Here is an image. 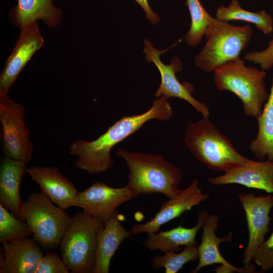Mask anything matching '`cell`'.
<instances>
[{
	"label": "cell",
	"instance_id": "obj_1",
	"mask_svg": "<svg viewBox=\"0 0 273 273\" xmlns=\"http://www.w3.org/2000/svg\"><path fill=\"white\" fill-rule=\"evenodd\" d=\"M167 97L155 100L151 108L140 114L123 116L97 139L91 141L78 139L71 144L69 153L77 156L75 166L90 174L105 172L110 169L114 161L110 155L112 148L139 130L152 119L165 121L173 115Z\"/></svg>",
	"mask_w": 273,
	"mask_h": 273
},
{
	"label": "cell",
	"instance_id": "obj_2",
	"mask_svg": "<svg viewBox=\"0 0 273 273\" xmlns=\"http://www.w3.org/2000/svg\"><path fill=\"white\" fill-rule=\"evenodd\" d=\"M116 154L125 160L128 168L126 186L134 198L159 193L169 199L180 191L181 169L162 155L131 152L124 149H118Z\"/></svg>",
	"mask_w": 273,
	"mask_h": 273
},
{
	"label": "cell",
	"instance_id": "obj_3",
	"mask_svg": "<svg viewBox=\"0 0 273 273\" xmlns=\"http://www.w3.org/2000/svg\"><path fill=\"white\" fill-rule=\"evenodd\" d=\"M184 142L193 156L209 170L225 172L252 160L241 155L208 117L189 123Z\"/></svg>",
	"mask_w": 273,
	"mask_h": 273
},
{
	"label": "cell",
	"instance_id": "obj_4",
	"mask_svg": "<svg viewBox=\"0 0 273 273\" xmlns=\"http://www.w3.org/2000/svg\"><path fill=\"white\" fill-rule=\"evenodd\" d=\"M266 71L246 66L241 59L228 62L214 71V82L219 91L228 90L236 95L243 104L247 116L257 117L268 99L264 83Z\"/></svg>",
	"mask_w": 273,
	"mask_h": 273
},
{
	"label": "cell",
	"instance_id": "obj_5",
	"mask_svg": "<svg viewBox=\"0 0 273 273\" xmlns=\"http://www.w3.org/2000/svg\"><path fill=\"white\" fill-rule=\"evenodd\" d=\"M253 34L249 25L235 26L212 17L204 36L206 42L195 57L194 63L205 72H211L231 61L240 60Z\"/></svg>",
	"mask_w": 273,
	"mask_h": 273
},
{
	"label": "cell",
	"instance_id": "obj_6",
	"mask_svg": "<svg viewBox=\"0 0 273 273\" xmlns=\"http://www.w3.org/2000/svg\"><path fill=\"white\" fill-rule=\"evenodd\" d=\"M105 226L99 219L82 211L71 217L59 246L62 260L72 273H92L98 233Z\"/></svg>",
	"mask_w": 273,
	"mask_h": 273
},
{
	"label": "cell",
	"instance_id": "obj_7",
	"mask_svg": "<svg viewBox=\"0 0 273 273\" xmlns=\"http://www.w3.org/2000/svg\"><path fill=\"white\" fill-rule=\"evenodd\" d=\"M18 218L28 224L43 250L50 251L59 246L71 217L42 193H33L22 202Z\"/></svg>",
	"mask_w": 273,
	"mask_h": 273
},
{
	"label": "cell",
	"instance_id": "obj_8",
	"mask_svg": "<svg viewBox=\"0 0 273 273\" xmlns=\"http://www.w3.org/2000/svg\"><path fill=\"white\" fill-rule=\"evenodd\" d=\"M24 114L22 104L13 101L8 95L0 97L3 153L6 156L27 164L32 157L33 148L24 123Z\"/></svg>",
	"mask_w": 273,
	"mask_h": 273
},
{
	"label": "cell",
	"instance_id": "obj_9",
	"mask_svg": "<svg viewBox=\"0 0 273 273\" xmlns=\"http://www.w3.org/2000/svg\"><path fill=\"white\" fill-rule=\"evenodd\" d=\"M144 52L146 54V60L148 63L153 62L161 76V83L157 89L155 96L159 98L163 95L167 98L175 97L183 99L191 104L203 117H208L210 115L209 108L192 96L194 90L193 85L188 82L181 83L176 77V73L183 70V63L176 57L170 60L168 65L164 64L160 56L165 53L171 47L164 50H158L148 39H145Z\"/></svg>",
	"mask_w": 273,
	"mask_h": 273
},
{
	"label": "cell",
	"instance_id": "obj_10",
	"mask_svg": "<svg viewBox=\"0 0 273 273\" xmlns=\"http://www.w3.org/2000/svg\"><path fill=\"white\" fill-rule=\"evenodd\" d=\"M244 210L248 226L249 239L243 255L244 266L253 265V257L265 241L269 231L270 211L273 207V195L257 197L254 194L238 195Z\"/></svg>",
	"mask_w": 273,
	"mask_h": 273
},
{
	"label": "cell",
	"instance_id": "obj_11",
	"mask_svg": "<svg viewBox=\"0 0 273 273\" xmlns=\"http://www.w3.org/2000/svg\"><path fill=\"white\" fill-rule=\"evenodd\" d=\"M134 198L125 186L112 188L102 181H96L85 190L79 192L72 207L81 208L83 211L99 219L105 225L117 210L118 206Z\"/></svg>",
	"mask_w": 273,
	"mask_h": 273
},
{
	"label": "cell",
	"instance_id": "obj_12",
	"mask_svg": "<svg viewBox=\"0 0 273 273\" xmlns=\"http://www.w3.org/2000/svg\"><path fill=\"white\" fill-rule=\"evenodd\" d=\"M208 196V194L203 193L199 187L198 180L194 179L186 189L180 190L177 195L163 202L152 219L144 223L133 225L130 231L132 235L157 233L163 224L198 205L207 199Z\"/></svg>",
	"mask_w": 273,
	"mask_h": 273
},
{
	"label": "cell",
	"instance_id": "obj_13",
	"mask_svg": "<svg viewBox=\"0 0 273 273\" xmlns=\"http://www.w3.org/2000/svg\"><path fill=\"white\" fill-rule=\"evenodd\" d=\"M43 43L44 39L37 21L21 30L19 38L7 59L0 76V97L8 95L21 71Z\"/></svg>",
	"mask_w": 273,
	"mask_h": 273
},
{
	"label": "cell",
	"instance_id": "obj_14",
	"mask_svg": "<svg viewBox=\"0 0 273 273\" xmlns=\"http://www.w3.org/2000/svg\"><path fill=\"white\" fill-rule=\"evenodd\" d=\"M219 218L215 214H209L202 226L203 234L201 242L198 246L199 262L196 267L190 271L197 273L202 268L215 264L221 265L214 269L217 273L223 272H254V266L238 268L233 266L222 256L219 250V245L222 243L231 241L232 232L222 238L216 237L215 232L218 228Z\"/></svg>",
	"mask_w": 273,
	"mask_h": 273
},
{
	"label": "cell",
	"instance_id": "obj_15",
	"mask_svg": "<svg viewBox=\"0 0 273 273\" xmlns=\"http://www.w3.org/2000/svg\"><path fill=\"white\" fill-rule=\"evenodd\" d=\"M207 180L214 186L235 184L272 194L273 161L251 160L224 172L222 175L208 177Z\"/></svg>",
	"mask_w": 273,
	"mask_h": 273
},
{
	"label": "cell",
	"instance_id": "obj_16",
	"mask_svg": "<svg viewBox=\"0 0 273 273\" xmlns=\"http://www.w3.org/2000/svg\"><path fill=\"white\" fill-rule=\"evenodd\" d=\"M26 173L39 186L41 193L63 210L72 207L79 192L75 185L55 166H33Z\"/></svg>",
	"mask_w": 273,
	"mask_h": 273
},
{
	"label": "cell",
	"instance_id": "obj_17",
	"mask_svg": "<svg viewBox=\"0 0 273 273\" xmlns=\"http://www.w3.org/2000/svg\"><path fill=\"white\" fill-rule=\"evenodd\" d=\"M0 254L1 273H34L43 253L27 237L4 243Z\"/></svg>",
	"mask_w": 273,
	"mask_h": 273
},
{
	"label": "cell",
	"instance_id": "obj_18",
	"mask_svg": "<svg viewBox=\"0 0 273 273\" xmlns=\"http://www.w3.org/2000/svg\"><path fill=\"white\" fill-rule=\"evenodd\" d=\"M208 215L207 211L200 210L198 213L197 222L192 228H187L179 225L166 231L148 233L144 245L150 251L159 250L163 253L179 252L183 250L181 246L197 245V234Z\"/></svg>",
	"mask_w": 273,
	"mask_h": 273
},
{
	"label": "cell",
	"instance_id": "obj_19",
	"mask_svg": "<svg viewBox=\"0 0 273 273\" xmlns=\"http://www.w3.org/2000/svg\"><path fill=\"white\" fill-rule=\"evenodd\" d=\"M62 15V10L55 7L52 0H18L8 14L10 23L20 30L37 20H42L49 28L56 27Z\"/></svg>",
	"mask_w": 273,
	"mask_h": 273
},
{
	"label": "cell",
	"instance_id": "obj_20",
	"mask_svg": "<svg viewBox=\"0 0 273 273\" xmlns=\"http://www.w3.org/2000/svg\"><path fill=\"white\" fill-rule=\"evenodd\" d=\"M131 235L122 225L118 211L100 230L95 264L92 273H108L115 252L123 241Z\"/></svg>",
	"mask_w": 273,
	"mask_h": 273
},
{
	"label": "cell",
	"instance_id": "obj_21",
	"mask_svg": "<svg viewBox=\"0 0 273 273\" xmlns=\"http://www.w3.org/2000/svg\"><path fill=\"white\" fill-rule=\"evenodd\" d=\"M27 163L5 156L0 168V204L18 217L22 202L20 186L26 173Z\"/></svg>",
	"mask_w": 273,
	"mask_h": 273
},
{
	"label": "cell",
	"instance_id": "obj_22",
	"mask_svg": "<svg viewBox=\"0 0 273 273\" xmlns=\"http://www.w3.org/2000/svg\"><path fill=\"white\" fill-rule=\"evenodd\" d=\"M258 132L249 145V150L259 160L273 161V75L268 98L257 117Z\"/></svg>",
	"mask_w": 273,
	"mask_h": 273
},
{
	"label": "cell",
	"instance_id": "obj_23",
	"mask_svg": "<svg viewBox=\"0 0 273 273\" xmlns=\"http://www.w3.org/2000/svg\"><path fill=\"white\" fill-rule=\"evenodd\" d=\"M216 18L228 22L240 20L254 24L265 35L273 31V19L265 10L252 12L243 9L238 0H232L228 7L219 6L216 11Z\"/></svg>",
	"mask_w": 273,
	"mask_h": 273
},
{
	"label": "cell",
	"instance_id": "obj_24",
	"mask_svg": "<svg viewBox=\"0 0 273 273\" xmlns=\"http://www.w3.org/2000/svg\"><path fill=\"white\" fill-rule=\"evenodd\" d=\"M199 258L197 245L185 246L180 252H166L163 255H156L152 258L154 270L165 269V273H177L188 262H195Z\"/></svg>",
	"mask_w": 273,
	"mask_h": 273
},
{
	"label": "cell",
	"instance_id": "obj_25",
	"mask_svg": "<svg viewBox=\"0 0 273 273\" xmlns=\"http://www.w3.org/2000/svg\"><path fill=\"white\" fill-rule=\"evenodd\" d=\"M191 23L186 33L185 40L191 47H196L201 42L212 17L204 8L200 0H187Z\"/></svg>",
	"mask_w": 273,
	"mask_h": 273
},
{
	"label": "cell",
	"instance_id": "obj_26",
	"mask_svg": "<svg viewBox=\"0 0 273 273\" xmlns=\"http://www.w3.org/2000/svg\"><path fill=\"white\" fill-rule=\"evenodd\" d=\"M32 234L28 224L15 216L0 204V243L3 244Z\"/></svg>",
	"mask_w": 273,
	"mask_h": 273
},
{
	"label": "cell",
	"instance_id": "obj_27",
	"mask_svg": "<svg viewBox=\"0 0 273 273\" xmlns=\"http://www.w3.org/2000/svg\"><path fill=\"white\" fill-rule=\"evenodd\" d=\"M62 258L54 252H48L40 259L34 273H68Z\"/></svg>",
	"mask_w": 273,
	"mask_h": 273
},
{
	"label": "cell",
	"instance_id": "obj_28",
	"mask_svg": "<svg viewBox=\"0 0 273 273\" xmlns=\"http://www.w3.org/2000/svg\"><path fill=\"white\" fill-rule=\"evenodd\" d=\"M253 261L263 271L273 267V232L255 252Z\"/></svg>",
	"mask_w": 273,
	"mask_h": 273
},
{
	"label": "cell",
	"instance_id": "obj_29",
	"mask_svg": "<svg viewBox=\"0 0 273 273\" xmlns=\"http://www.w3.org/2000/svg\"><path fill=\"white\" fill-rule=\"evenodd\" d=\"M243 58L244 60L259 65L261 69L265 71L270 70L273 67V39L268 42L265 49L247 53Z\"/></svg>",
	"mask_w": 273,
	"mask_h": 273
},
{
	"label": "cell",
	"instance_id": "obj_30",
	"mask_svg": "<svg viewBox=\"0 0 273 273\" xmlns=\"http://www.w3.org/2000/svg\"><path fill=\"white\" fill-rule=\"evenodd\" d=\"M143 9L146 13V17L152 25L160 22V17L158 15L154 12L149 4L148 0H135Z\"/></svg>",
	"mask_w": 273,
	"mask_h": 273
}]
</instances>
